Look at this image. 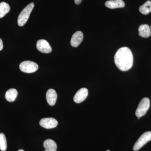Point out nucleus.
<instances>
[{
  "mask_svg": "<svg viewBox=\"0 0 151 151\" xmlns=\"http://www.w3.org/2000/svg\"><path fill=\"white\" fill-rule=\"evenodd\" d=\"M114 61L120 70H129L133 64V55L130 49L124 47L118 50L114 56Z\"/></svg>",
  "mask_w": 151,
  "mask_h": 151,
  "instance_id": "nucleus-1",
  "label": "nucleus"
},
{
  "mask_svg": "<svg viewBox=\"0 0 151 151\" xmlns=\"http://www.w3.org/2000/svg\"><path fill=\"white\" fill-rule=\"evenodd\" d=\"M34 7V4L31 3L28 5L22 11L18 18L17 22L19 26H23L26 23Z\"/></svg>",
  "mask_w": 151,
  "mask_h": 151,
  "instance_id": "nucleus-2",
  "label": "nucleus"
},
{
  "mask_svg": "<svg viewBox=\"0 0 151 151\" xmlns=\"http://www.w3.org/2000/svg\"><path fill=\"white\" fill-rule=\"evenodd\" d=\"M150 107V100L148 98L145 97L139 103L136 111V116L138 118H141L145 116Z\"/></svg>",
  "mask_w": 151,
  "mask_h": 151,
  "instance_id": "nucleus-3",
  "label": "nucleus"
},
{
  "mask_svg": "<svg viewBox=\"0 0 151 151\" xmlns=\"http://www.w3.org/2000/svg\"><path fill=\"white\" fill-rule=\"evenodd\" d=\"M19 68L24 73H32L37 70L38 65L35 62L27 60L20 64Z\"/></svg>",
  "mask_w": 151,
  "mask_h": 151,
  "instance_id": "nucleus-4",
  "label": "nucleus"
},
{
  "mask_svg": "<svg viewBox=\"0 0 151 151\" xmlns=\"http://www.w3.org/2000/svg\"><path fill=\"white\" fill-rule=\"evenodd\" d=\"M151 140V132H146L144 133L138 139L133 147V150L134 151L139 150L145 145L148 142Z\"/></svg>",
  "mask_w": 151,
  "mask_h": 151,
  "instance_id": "nucleus-5",
  "label": "nucleus"
},
{
  "mask_svg": "<svg viewBox=\"0 0 151 151\" xmlns=\"http://www.w3.org/2000/svg\"><path fill=\"white\" fill-rule=\"evenodd\" d=\"M58 122L53 118H45L42 119L40 124L42 127L46 129H51L57 126Z\"/></svg>",
  "mask_w": 151,
  "mask_h": 151,
  "instance_id": "nucleus-6",
  "label": "nucleus"
},
{
  "mask_svg": "<svg viewBox=\"0 0 151 151\" xmlns=\"http://www.w3.org/2000/svg\"><path fill=\"white\" fill-rule=\"evenodd\" d=\"M37 48L39 51L42 53H48L52 51V48L48 42L45 40L41 39L37 41Z\"/></svg>",
  "mask_w": 151,
  "mask_h": 151,
  "instance_id": "nucleus-7",
  "label": "nucleus"
},
{
  "mask_svg": "<svg viewBox=\"0 0 151 151\" xmlns=\"http://www.w3.org/2000/svg\"><path fill=\"white\" fill-rule=\"evenodd\" d=\"M88 94V89L86 88H81L76 93L73 97V100L75 103H81L85 100Z\"/></svg>",
  "mask_w": 151,
  "mask_h": 151,
  "instance_id": "nucleus-8",
  "label": "nucleus"
},
{
  "mask_svg": "<svg viewBox=\"0 0 151 151\" xmlns=\"http://www.w3.org/2000/svg\"><path fill=\"white\" fill-rule=\"evenodd\" d=\"M84 37L83 33L77 31L73 34L70 40V45L73 47H77L81 43Z\"/></svg>",
  "mask_w": 151,
  "mask_h": 151,
  "instance_id": "nucleus-9",
  "label": "nucleus"
},
{
  "mask_svg": "<svg viewBox=\"0 0 151 151\" xmlns=\"http://www.w3.org/2000/svg\"><path fill=\"white\" fill-rule=\"evenodd\" d=\"M46 100L47 103L50 106H53L56 103L57 94L54 89H50L47 92Z\"/></svg>",
  "mask_w": 151,
  "mask_h": 151,
  "instance_id": "nucleus-10",
  "label": "nucleus"
},
{
  "mask_svg": "<svg viewBox=\"0 0 151 151\" xmlns=\"http://www.w3.org/2000/svg\"><path fill=\"white\" fill-rule=\"evenodd\" d=\"M105 5L108 8L115 9L124 8L125 4L122 0H110L105 2Z\"/></svg>",
  "mask_w": 151,
  "mask_h": 151,
  "instance_id": "nucleus-11",
  "label": "nucleus"
},
{
  "mask_svg": "<svg viewBox=\"0 0 151 151\" xmlns=\"http://www.w3.org/2000/svg\"><path fill=\"white\" fill-rule=\"evenodd\" d=\"M139 35L142 37L147 38L151 35L150 27L148 25L145 24L140 26L139 28Z\"/></svg>",
  "mask_w": 151,
  "mask_h": 151,
  "instance_id": "nucleus-12",
  "label": "nucleus"
},
{
  "mask_svg": "<svg viewBox=\"0 0 151 151\" xmlns=\"http://www.w3.org/2000/svg\"><path fill=\"white\" fill-rule=\"evenodd\" d=\"M43 146L45 149V151H56L57 146L55 141L48 139L44 141Z\"/></svg>",
  "mask_w": 151,
  "mask_h": 151,
  "instance_id": "nucleus-13",
  "label": "nucleus"
},
{
  "mask_svg": "<svg viewBox=\"0 0 151 151\" xmlns=\"http://www.w3.org/2000/svg\"><path fill=\"white\" fill-rule=\"evenodd\" d=\"M17 94L18 92L16 89L13 88L9 89L6 93V99L9 102H13L16 99Z\"/></svg>",
  "mask_w": 151,
  "mask_h": 151,
  "instance_id": "nucleus-14",
  "label": "nucleus"
},
{
  "mask_svg": "<svg viewBox=\"0 0 151 151\" xmlns=\"http://www.w3.org/2000/svg\"><path fill=\"white\" fill-rule=\"evenodd\" d=\"M140 12L144 15H147L151 12V1H147L144 4L140 6L139 8Z\"/></svg>",
  "mask_w": 151,
  "mask_h": 151,
  "instance_id": "nucleus-15",
  "label": "nucleus"
},
{
  "mask_svg": "<svg viewBox=\"0 0 151 151\" xmlns=\"http://www.w3.org/2000/svg\"><path fill=\"white\" fill-rule=\"evenodd\" d=\"M10 10V7L4 2L0 3V18L3 17Z\"/></svg>",
  "mask_w": 151,
  "mask_h": 151,
  "instance_id": "nucleus-16",
  "label": "nucleus"
},
{
  "mask_svg": "<svg viewBox=\"0 0 151 151\" xmlns=\"http://www.w3.org/2000/svg\"><path fill=\"white\" fill-rule=\"evenodd\" d=\"M7 149L6 139L3 133H0V150L5 151Z\"/></svg>",
  "mask_w": 151,
  "mask_h": 151,
  "instance_id": "nucleus-17",
  "label": "nucleus"
},
{
  "mask_svg": "<svg viewBox=\"0 0 151 151\" xmlns=\"http://www.w3.org/2000/svg\"><path fill=\"white\" fill-rule=\"evenodd\" d=\"M3 46L4 45H3L2 40L0 38V51L3 49Z\"/></svg>",
  "mask_w": 151,
  "mask_h": 151,
  "instance_id": "nucleus-18",
  "label": "nucleus"
},
{
  "mask_svg": "<svg viewBox=\"0 0 151 151\" xmlns=\"http://www.w3.org/2000/svg\"><path fill=\"white\" fill-rule=\"evenodd\" d=\"M81 1H82V0H74L75 4L77 5H78L81 4Z\"/></svg>",
  "mask_w": 151,
  "mask_h": 151,
  "instance_id": "nucleus-19",
  "label": "nucleus"
},
{
  "mask_svg": "<svg viewBox=\"0 0 151 151\" xmlns=\"http://www.w3.org/2000/svg\"><path fill=\"white\" fill-rule=\"evenodd\" d=\"M18 151H24L23 150H19Z\"/></svg>",
  "mask_w": 151,
  "mask_h": 151,
  "instance_id": "nucleus-20",
  "label": "nucleus"
},
{
  "mask_svg": "<svg viewBox=\"0 0 151 151\" xmlns=\"http://www.w3.org/2000/svg\"><path fill=\"white\" fill-rule=\"evenodd\" d=\"M106 151H110V150H107Z\"/></svg>",
  "mask_w": 151,
  "mask_h": 151,
  "instance_id": "nucleus-21",
  "label": "nucleus"
},
{
  "mask_svg": "<svg viewBox=\"0 0 151 151\" xmlns=\"http://www.w3.org/2000/svg\"><path fill=\"white\" fill-rule=\"evenodd\" d=\"M138 119H140V118H138Z\"/></svg>",
  "mask_w": 151,
  "mask_h": 151,
  "instance_id": "nucleus-22",
  "label": "nucleus"
},
{
  "mask_svg": "<svg viewBox=\"0 0 151 151\" xmlns=\"http://www.w3.org/2000/svg\"><path fill=\"white\" fill-rule=\"evenodd\" d=\"M150 27V29H151V26Z\"/></svg>",
  "mask_w": 151,
  "mask_h": 151,
  "instance_id": "nucleus-23",
  "label": "nucleus"
}]
</instances>
